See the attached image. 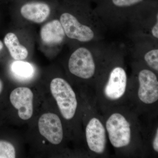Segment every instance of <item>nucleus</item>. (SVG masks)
I'll use <instances>...</instances> for the list:
<instances>
[{"mask_svg": "<svg viewBox=\"0 0 158 158\" xmlns=\"http://www.w3.org/2000/svg\"><path fill=\"white\" fill-rule=\"evenodd\" d=\"M50 90L63 118L72 119L76 112L77 101L71 86L64 79L56 78L51 82Z\"/></svg>", "mask_w": 158, "mask_h": 158, "instance_id": "1", "label": "nucleus"}, {"mask_svg": "<svg viewBox=\"0 0 158 158\" xmlns=\"http://www.w3.org/2000/svg\"><path fill=\"white\" fill-rule=\"evenodd\" d=\"M106 129L111 144L116 148L127 146L131 140V124L120 113H113L106 122Z\"/></svg>", "mask_w": 158, "mask_h": 158, "instance_id": "2", "label": "nucleus"}, {"mask_svg": "<svg viewBox=\"0 0 158 158\" xmlns=\"http://www.w3.org/2000/svg\"><path fill=\"white\" fill-rule=\"evenodd\" d=\"M68 67L71 73L84 79L91 78L96 70L93 55L89 50L84 47L78 48L71 55Z\"/></svg>", "mask_w": 158, "mask_h": 158, "instance_id": "3", "label": "nucleus"}, {"mask_svg": "<svg viewBox=\"0 0 158 158\" xmlns=\"http://www.w3.org/2000/svg\"><path fill=\"white\" fill-rule=\"evenodd\" d=\"M60 22L65 35L70 39L80 42H88L94 38V34L89 26L81 23L77 18L70 13L65 12L60 18Z\"/></svg>", "mask_w": 158, "mask_h": 158, "instance_id": "4", "label": "nucleus"}, {"mask_svg": "<svg viewBox=\"0 0 158 158\" xmlns=\"http://www.w3.org/2000/svg\"><path fill=\"white\" fill-rule=\"evenodd\" d=\"M138 79L139 99L146 104H151L157 101L158 81L155 73L149 69H142L138 74Z\"/></svg>", "mask_w": 158, "mask_h": 158, "instance_id": "5", "label": "nucleus"}, {"mask_svg": "<svg viewBox=\"0 0 158 158\" xmlns=\"http://www.w3.org/2000/svg\"><path fill=\"white\" fill-rule=\"evenodd\" d=\"M38 128L41 135L52 144L57 145L62 142L63 131L59 116L52 113L44 114L38 121Z\"/></svg>", "mask_w": 158, "mask_h": 158, "instance_id": "6", "label": "nucleus"}, {"mask_svg": "<svg viewBox=\"0 0 158 158\" xmlns=\"http://www.w3.org/2000/svg\"><path fill=\"white\" fill-rule=\"evenodd\" d=\"M127 77L126 71L120 66H116L110 72L104 93L107 98L116 100L124 95L126 90Z\"/></svg>", "mask_w": 158, "mask_h": 158, "instance_id": "7", "label": "nucleus"}, {"mask_svg": "<svg viewBox=\"0 0 158 158\" xmlns=\"http://www.w3.org/2000/svg\"><path fill=\"white\" fill-rule=\"evenodd\" d=\"M85 133L89 149L97 154L104 152L107 141L106 131L98 118L94 117L89 120Z\"/></svg>", "mask_w": 158, "mask_h": 158, "instance_id": "8", "label": "nucleus"}, {"mask_svg": "<svg viewBox=\"0 0 158 158\" xmlns=\"http://www.w3.org/2000/svg\"><path fill=\"white\" fill-rule=\"evenodd\" d=\"M33 98L32 90L26 87L15 88L10 94L11 104L18 110L19 118L23 120H28L33 115Z\"/></svg>", "mask_w": 158, "mask_h": 158, "instance_id": "9", "label": "nucleus"}, {"mask_svg": "<svg viewBox=\"0 0 158 158\" xmlns=\"http://www.w3.org/2000/svg\"><path fill=\"white\" fill-rule=\"evenodd\" d=\"M51 8L48 3L43 1H29L24 3L20 8L22 15L28 20L40 23L49 16Z\"/></svg>", "mask_w": 158, "mask_h": 158, "instance_id": "10", "label": "nucleus"}, {"mask_svg": "<svg viewBox=\"0 0 158 158\" xmlns=\"http://www.w3.org/2000/svg\"><path fill=\"white\" fill-rule=\"evenodd\" d=\"M40 37L47 45H54L61 44L65 36L64 29L59 20L54 19L46 23L41 28Z\"/></svg>", "mask_w": 158, "mask_h": 158, "instance_id": "11", "label": "nucleus"}, {"mask_svg": "<svg viewBox=\"0 0 158 158\" xmlns=\"http://www.w3.org/2000/svg\"><path fill=\"white\" fill-rule=\"evenodd\" d=\"M4 43L11 56L15 60H23L28 56L27 49L20 44L17 36L14 33H9L6 34L4 38Z\"/></svg>", "mask_w": 158, "mask_h": 158, "instance_id": "12", "label": "nucleus"}, {"mask_svg": "<svg viewBox=\"0 0 158 158\" xmlns=\"http://www.w3.org/2000/svg\"><path fill=\"white\" fill-rule=\"evenodd\" d=\"M11 70L13 75L21 80H28L33 77L34 70L31 63L17 60L11 63Z\"/></svg>", "mask_w": 158, "mask_h": 158, "instance_id": "13", "label": "nucleus"}, {"mask_svg": "<svg viewBox=\"0 0 158 158\" xmlns=\"http://www.w3.org/2000/svg\"><path fill=\"white\" fill-rule=\"evenodd\" d=\"M15 157V148L8 141L0 140V158Z\"/></svg>", "mask_w": 158, "mask_h": 158, "instance_id": "14", "label": "nucleus"}, {"mask_svg": "<svg viewBox=\"0 0 158 158\" xmlns=\"http://www.w3.org/2000/svg\"><path fill=\"white\" fill-rule=\"evenodd\" d=\"M144 61L151 68L158 71V49H154L148 51L144 56Z\"/></svg>", "mask_w": 158, "mask_h": 158, "instance_id": "15", "label": "nucleus"}, {"mask_svg": "<svg viewBox=\"0 0 158 158\" xmlns=\"http://www.w3.org/2000/svg\"><path fill=\"white\" fill-rule=\"evenodd\" d=\"M146 0H107L112 6L118 8H126L137 6Z\"/></svg>", "mask_w": 158, "mask_h": 158, "instance_id": "16", "label": "nucleus"}, {"mask_svg": "<svg viewBox=\"0 0 158 158\" xmlns=\"http://www.w3.org/2000/svg\"><path fill=\"white\" fill-rule=\"evenodd\" d=\"M157 21L151 30V34L156 39L158 38V15H156Z\"/></svg>", "mask_w": 158, "mask_h": 158, "instance_id": "17", "label": "nucleus"}, {"mask_svg": "<svg viewBox=\"0 0 158 158\" xmlns=\"http://www.w3.org/2000/svg\"><path fill=\"white\" fill-rule=\"evenodd\" d=\"M153 148L155 151L156 152H158V129H157L156 131L155 136L153 141Z\"/></svg>", "mask_w": 158, "mask_h": 158, "instance_id": "18", "label": "nucleus"}, {"mask_svg": "<svg viewBox=\"0 0 158 158\" xmlns=\"http://www.w3.org/2000/svg\"><path fill=\"white\" fill-rule=\"evenodd\" d=\"M3 87V85L2 82V81L0 80V94L1 93Z\"/></svg>", "mask_w": 158, "mask_h": 158, "instance_id": "19", "label": "nucleus"}, {"mask_svg": "<svg viewBox=\"0 0 158 158\" xmlns=\"http://www.w3.org/2000/svg\"><path fill=\"white\" fill-rule=\"evenodd\" d=\"M3 48V43L0 40V51Z\"/></svg>", "mask_w": 158, "mask_h": 158, "instance_id": "20", "label": "nucleus"}, {"mask_svg": "<svg viewBox=\"0 0 158 158\" xmlns=\"http://www.w3.org/2000/svg\"><path fill=\"white\" fill-rule=\"evenodd\" d=\"M106 1H107V0H106Z\"/></svg>", "mask_w": 158, "mask_h": 158, "instance_id": "21", "label": "nucleus"}]
</instances>
